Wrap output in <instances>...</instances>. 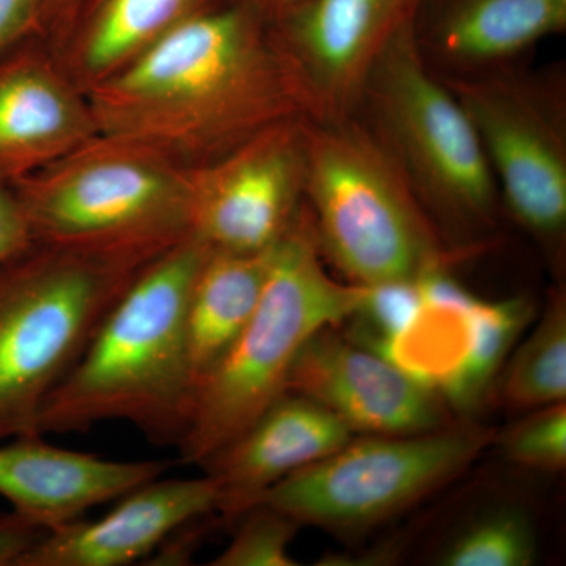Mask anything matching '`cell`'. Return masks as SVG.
<instances>
[{"mask_svg":"<svg viewBox=\"0 0 566 566\" xmlns=\"http://www.w3.org/2000/svg\"><path fill=\"white\" fill-rule=\"evenodd\" d=\"M304 203L323 259L353 285L417 282L449 270L446 238L400 167L356 114L304 118Z\"/></svg>","mask_w":566,"mask_h":566,"instance_id":"obj_3","label":"cell"},{"mask_svg":"<svg viewBox=\"0 0 566 566\" xmlns=\"http://www.w3.org/2000/svg\"><path fill=\"white\" fill-rule=\"evenodd\" d=\"M442 81L474 125L502 208L560 266L566 245L564 74L513 66Z\"/></svg>","mask_w":566,"mask_h":566,"instance_id":"obj_9","label":"cell"},{"mask_svg":"<svg viewBox=\"0 0 566 566\" xmlns=\"http://www.w3.org/2000/svg\"><path fill=\"white\" fill-rule=\"evenodd\" d=\"M365 286L326 270L305 203L273 248L262 296L243 331L193 394L181 460L202 465L286 394L290 370L319 331L348 322Z\"/></svg>","mask_w":566,"mask_h":566,"instance_id":"obj_4","label":"cell"},{"mask_svg":"<svg viewBox=\"0 0 566 566\" xmlns=\"http://www.w3.org/2000/svg\"><path fill=\"white\" fill-rule=\"evenodd\" d=\"M566 31V0H423L417 44L442 77L513 69L536 44Z\"/></svg>","mask_w":566,"mask_h":566,"instance_id":"obj_16","label":"cell"},{"mask_svg":"<svg viewBox=\"0 0 566 566\" xmlns=\"http://www.w3.org/2000/svg\"><path fill=\"white\" fill-rule=\"evenodd\" d=\"M46 0H0V59L25 41L43 39Z\"/></svg>","mask_w":566,"mask_h":566,"instance_id":"obj_26","label":"cell"},{"mask_svg":"<svg viewBox=\"0 0 566 566\" xmlns=\"http://www.w3.org/2000/svg\"><path fill=\"white\" fill-rule=\"evenodd\" d=\"M144 266L36 243L0 263V442L40 434L48 398Z\"/></svg>","mask_w":566,"mask_h":566,"instance_id":"obj_6","label":"cell"},{"mask_svg":"<svg viewBox=\"0 0 566 566\" xmlns=\"http://www.w3.org/2000/svg\"><path fill=\"white\" fill-rule=\"evenodd\" d=\"M474 314V353L452 401L457 411H471L490 392L506 357L534 316V305L524 296L502 301L476 297Z\"/></svg>","mask_w":566,"mask_h":566,"instance_id":"obj_22","label":"cell"},{"mask_svg":"<svg viewBox=\"0 0 566 566\" xmlns=\"http://www.w3.org/2000/svg\"><path fill=\"white\" fill-rule=\"evenodd\" d=\"M33 243L147 264L191 237L186 169L98 134L11 182Z\"/></svg>","mask_w":566,"mask_h":566,"instance_id":"obj_5","label":"cell"},{"mask_svg":"<svg viewBox=\"0 0 566 566\" xmlns=\"http://www.w3.org/2000/svg\"><path fill=\"white\" fill-rule=\"evenodd\" d=\"M253 3L262 9L263 13L266 14L268 20H274V18L282 17L286 11L296 9L305 0H252Z\"/></svg>","mask_w":566,"mask_h":566,"instance_id":"obj_30","label":"cell"},{"mask_svg":"<svg viewBox=\"0 0 566 566\" xmlns=\"http://www.w3.org/2000/svg\"><path fill=\"white\" fill-rule=\"evenodd\" d=\"M354 433L322 405L286 392L202 464L219 488L216 513L234 524L264 491L337 452Z\"/></svg>","mask_w":566,"mask_h":566,"instance_id":"obj_15","label":"cell"},{"mask_svg":"<svg viewBox=\"0 0 566 566\" xmlns=\"http://www.w3.org/2000/svg\"><path fill=\"white\" fill-rule=\"evenodd\" d=\"M499 400L512 411H532L566 400V294H549L535 329L506 365Z\"/></svg>","mask_w":566,"mask_h":566,"instance_id":"obj_21","label":"cell"},{"mask_svg":"<svg viewBox=\"0 0 566 566\" xmlns=\"http://www.w3.org/2000/svg\"><path fill=\"white\" fill-rule=\"evenodd\" d=\"M163 461H112L21 436L0 442V495L13 512L52 531L120 499L166 471Z\"/></svg>","mask_w":566,"mask_h":566,"instance_id":"obj_17","label":"cell"},{"mask_svg":"<svg viewBox=\"0 0 566 566\" xmlns=\"http://www.w3.org/2000/svg\"><path fill=\"white\" fill-rule=\"evenodd\" d=\"M447 271L423 275L415 315L392 337L368 349L452 406L474 353L476 296Z\"/></svg>","mask_w":566,"mask_h":566,"instance_id":"obj_18","label":"cell"},{"mask_svg":"<svg viewBox=\"0 0 566 566\" xmlns=\"http://www.w3.org/2000/svg\"><path fill=\"white\" fill-rule=\"evenodd\" d=\"M186 174L192 237L211 251H268L304 207V117L277 123Z\"/></svg>","mask_w":566,"mask_h":566,"instance_id":"obj_10","label":"cell"},{"mask_svg":"<svg viewBox=\"0 0 566 566\" xmlns=\"http://www.w3.org/2000/svg\"><path fill=\"white\" fill-rule=\"evenodd\" d=\"M210 251L191 234L142 268L48 398L41 436L123 420L156 444H180L193 401L186 307Z\"/></svg>","mask_w":566,"mask_h":566,"instance_id":"obj_2","label":"cell"},{"mask_svg":"<svg viewBox=\"0 0 566 566\" xmlns=\"http://www.w3.org/2000/svg\"><path fill=\"white\" fill-rule=\"evenodd\" d=\"M232 542L212 566H294L289 553L300 524L271 506L253 505L237 521Z\"/></svg>","mask_w":566,"mask_h":566,"instance_id":"obj_25","label":"cell"},{"mask_svg":"<svg viewBox=\"0 0 566 566\" xmlns=\"http://www.w3.org/2000/svg\"><path fill=\"white\" fill-rule=\"evenodd\" d=\"M506 460L532 471L560 472L566 465V405L532 409L495 433Z\"/></svg>","mask_w":566,"mask_h":566,"instance_id":"obj_24","label":"cell"},{"mask_svg":"<svg viewBox=\"0 0 566 566\" xmlns=\"http://www.w3.org/2000/svg\"><path fill=\"white\" fill-rule=\"evenodd\" d=\"M538 553L534 521L516 506L490 510L460 532L439 553L438 565L528 566Z\"/></svg>","mask_w":566,"mask_h":566,"instance_id":"obj_23","label":"cell"},{"mask_svg":"<svg viewBox=\"0 0 566 566\" xmlns=\"http://www.w3.org/2000/svg\"><path fill=\"white\" fill-rule=\"evenodd\" d=\"M226 0H85L57 52L87 91L197 14Z\"/></svg>","mask_w":566,"mask_h":566,"instance_id":"obj_19","label":"cell"},{"mask_svg":"<svg viewBox=\"0 0 566 566\" xmlns=\"http://www.w3.org/2000/svg\"><path fill=\"white\" fill-rule=\"evenodd\" d=\"M495 431L447 424L420 434H360L260 495L300 526L357 532L375 526L457 479Z\"/></svg>","mask_w":566,"mask_h":566,"instance_id":"obj_8","label":"cell"},{"mask_svg":"<svg viewBox=\"0 0 566 566\" xmlns=\"http://www.w3.org/2000/svg\"><path fill=\"white\" fill-rule=\"evenodd\" d=\"M273 248L259 253L210 251L200 266L186 307L193 394L255 311Z\"/></svg>","mask_w":566,"mask_h":566,"instance_id":"obj_20","label":"cell"},{"mask_svg":"<svg viewBox=\"0 0 566 566\" xmlns=\"http://www.w3.org/2000/svg\"><path fill=\"white\" fill-rule=\"evenodd\" d=\"M423 0H305L270 21L271 36L292 74L304 117H352L375 63Z\"/></svg>","mask_w":566,"mask_h":566,"instance_id":"obj_11","label":"cell"},{"mask_svg":"<svg viewBox=\"0 0 566 566\" xmlns=\"http://www.w3.org/2000/svg\"><path fill=\"white\" fill-rule=\"evenodd\" d=\"M84 3L85 0H46L43 40L52 51L61 50Z\"/></svg>","mask_w":566,"mask_h":566,"instance_id":"obj_29","label":"cell"},{"mask_svg":"<svg viewBox=\"0 0 566 566\" xmlns=\"http://www.w3.org/2000/svg\"><path fill=\"white\" fill-rule=\"evenodd\" d=\"M33 244L31 227L13 185L0 180V263Z\"/></svg>","mask_w":566,"mask_h":566,"instance_id":"obj_27","label":"cell"},{"mask_svg":"<svg viewBox=\"0 0 566 566\" xmlns=\"http://www.w3.org/2000/svg\"><path fill=\"white\" fill-rule=\"evenodd\" d=\"M85 93L99 134L144 145L182 169L304 117L270 20L252 0L197 14Z\"/></svg>","mask_w":566,"mask_h":566,"instance_id":"obj_1","label":"cell"},{"mask_svg":"<svg viewBox=\"0 0 566 566\" xmlns=\"http://www.w3.org/2000/svg\"><path fill=\"white\" fill-rule=\"evenodd\" d=\"M286 392L322 405L354 434H420L447 427V405L438 395L334 327L319 331L303 346Z\"/></svg>","mask_w":566,"mask_h":566,"instance_id":"obj_12","label":"cell"},{"mask_svg":"<svg viewBox=\"0 0 566 566\" xmlns=\"http://www.w3.org/2000/svg\"><path fill=\"white\" fill-rule=\"evenodd\" d=\"M98 134L87 93L46 41L0 59V180L28 177Z\"/></svg>","mask_w":566,"mask_h":566,"instance_id":"obj_13","label":"cell"},{"mask_svg":"<svg viewBox=\"0 0 566 566\" xmlns=\"http://www.w3.org/2000/svg\"><path fill=\"white\" fill-rule=\"evenodd\" d=\"M219 488L210 475L155 479L118 499L107 515L48 531L20 566H123L147 557L178 528L216 513Z\"/></svg>","mask_w":566,"mask_h":566,"instance_id":"obj_14","label":"cell"},{"mask_svg":"<svg viewBox=\"0 0 566 566\" xmlns=\"http://www.w3.org/2000/svg\"><path fill=\"white\" fill-rule=\"evenodd\" d=\"M357 117L385 145L442 237H472L501 211L474 125L417 44L415 22L398 33L365 81Z\"/></svg>","mask_w":566,"mask_h":566,"instance_id":"obj_7","label":"cell"},{"mask_svg":"<svg viewBox=\"0 0 566 566\" xmlns=\"http://www.w3.org/2000/svg\"><path fill=\"white\" fill-rule=\"evenodd\" d=\"M46 532L20 513H0V566H20L21 558Z\"/></svg>","mask_w":566,"mask_h":566,"instance_id":"obj_28","label":"cell"}]
</instances>
